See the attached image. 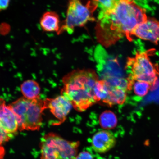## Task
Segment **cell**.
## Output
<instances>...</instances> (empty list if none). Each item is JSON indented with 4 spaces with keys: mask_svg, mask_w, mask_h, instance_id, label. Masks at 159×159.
Returning <instances> with one entry per match:
<instances>
[{
    "mask_svg": "<svg viewBox=\"0 0 159 159\" xmlns=\"http://www.w3.org/2000/svg\"><path fill=\"white\" fill-rule=\"evenodd\" d=\"M95 2L101 9V12H109L112 11L117 4L118 0H91Z\"/></svg>",
    "mask_w": 159,
    "mask_h": 159,
    "instance_id": "obj_16",
    "label": "cell"
},
{
    "mask_svg": "<svg viewBox=\"0 0 159 159\" xmlns=\"http://www.w3.org/2000/svg\"><path fill=\"white\" fill-rule=\"evenodd\" d=\"M75 159H93V157L90 153L88 152H83L77 155Z\"/></svg>",
    "mask_w": 159,
    "mask_h": 159,
    "instance_id": "obj_18",
    "label": "cell"
},
{
    "mask_svg": "<svg viewBox=\"0 0 159 159\" xmlns=\"http://www.w3.org/2000/svg\"><path fill=\"white\" fill-rule=\"evenodd\" d=\"M42 29L45 32H58L61 28L59 16L55 12L48 11L42 16L39 21Z\"/></svg>",
    "mask_w": 159,
    "mask_h": 159,
    "instance_id": "obj_12",
    "label": "cell"
},
{
    "mask_svg": "<svg viewBox=\"0 0 159 159\" xmlns=\"http://www.w3.org/2000/svg\"><path fill=\"white\" fill-rule=\"evenodd\" d=\"M146 19L144 10L134 0H118L112 11L99 13L95 28L97 39L106 47L124 37L131 40L134 30Z\"/></svg>",
    "mask_w": 159,
    "mask_h": 159,
    "instance_id": "obj_1",
    "label": "cell"
},
{
    "mask_svg": "<svg viewBox=\"0 0 159 159\" xmlns=\"http://www.w3.org/2000/svg\"><path fill=\"white\" fill-rule=\"evenodd\" d=\"M118 121L116 115L110 111H106L103 112L99 118L101 126L107 130L114 128L118 124Z\"/></svg>",
    "mask_w": 159,
    "mask_h": 159,
    "instance_id": "obj_14",
    "label": "cell"
},
{
    "mask_svg": "<svg viewBox=\"0 0 159 159\" xmlns=\"http://www.w3.org/2000/svg\"><path fill=\"white\" fill-rule=\"evenodd\" d=\"M13 134H9L6 131L0 122V145L9 141Z\"/></svg>",
    "mask_w": 159,
    "mask_h": 159,
    "instance_id": "obj_17",
    "label": "cell"
},
{
    "mask_svg": "<svg viewBox=\"0 0 159 159\" xmlns=\"http://www.w3.org/2000/svg\"><path fill=\"white\" fill-rule=\"evenodd\" d=\"M78 145L49 133L41 139V159H75Z\"/></svg>",
    "mask_w": 159,
    "mask_h": 159,
    "instance_id": "obj_5",
    "label": "cell"
},
{
    "mask_svg": "<svg viewBox=\"0 0 159 159\" xmlns=\"http://www.w3.org/2000/svg\"><path fill=\"white\" fill-rule=\"evenodd\" d=\"M5 154L4 148L0 145V159H3Z\"/></svg>",
    "mask_w": 159,
    "mask_h": 159,
    "instance_id": "obj_20",
    "label": "cell"
},
{
    "mask_svg": "<svg viewBox=\"0 0 159 159\" xmlns=\"http://www.w3.org/2000/svg\"><path fill=\"white\" fill-rule=\"evenodd\" d=\"M11 0H0V12L5 11L9 7Z\"/></svg>",
    "mask_w": 159,
    "mask_h": 159,
    "instance_id": "obj_19",
    "label": "cell"
},
{
    "mask_svg": "<svg viewBox=\"0 0 159 159\" xmlns=\"http://www.w3.org/2000/svg\"><path fill=\"white\" fill-rule=\"evenodd\" d=\"M0 122L3 128L10 134H13L19 130L14 114L5 101L0 98Z\"/></svg>",
    "mask_w": 159,
    "mask_h": 159,
    "instance_id": "obj_11",
    "label": "cell"
},
{
    "mask_svg": "<svg viewBox=\"0 0 159 159\" xmlns=\"http://www.w3.org/2000/svg\"><path fill=\"white\" fill-rule=\"evenodd\" d=\"M98 159H107L106 158H105L102 157H99Z\"/></svg>",
    "mask_w": 159,
    "mask_h": 159,
    "instance_id": "obj_21",
    "label": "cell"
},
{
    "mask_svg": "<svg viewBox=\"0 0 159 159\" xmlns=\"http://www.w3.org/2000/svg\"><path fill=\"white\" fill-rule=\"evenodd\" d=\"M16 119L19 130L35 131L42 124L43 111L46 109L40 98L29 99L21 97L8 105Z\"/></svg>",
    "mask_w": 159,
    "mask_h": 159,
    "instance_id": "obj_3",
    "label": "cell"
},
{
    "mask_svg": "<svg viewBox=\"0 0 159 159\" xmlns=\"http://www.w3.org/2000/svg\"><path fill=\"white\" fill-rule=\"evenodd\" d=\"M44 101L46 108L50 109L59 121V124L65 122L73 107L70 101L62 95L54 98H46Z\"/></svg>",
    "mask_w": 159,
    "mask_h": 159,
    "instance_id": "obj_8",
    "label": "cell"
},
{
    "mask_svg": "<svg viewBox=\"0 0 159 159\" xmlns=\"http://www.w3.org/2000/svg\"><path fill=\"white\" fill-rule=\"evenodd\" d=\"M20 89L25 98L34 99L40 98L41 88L38 83L33 80H28L21 84Z\"/></svg>",
    "mask_w": 159,
    "mask_h": 159,
    "instance_id": "obj_13",
    "label": "cell"
},
{
    "mask_svg": "<svg viewBox=\"0 0 159 159\" xmlns=\"http://www.w3.org/2000/svg\"><path fill=\"white\" fill-rule=\"evenodd\" d=\"M128 80L130 84L129 89H132L136 96L143 97L148 94L150 88V84L149 83L136 80Z\"/></svg>",
    "mask_w": 159,
    "mask_h": 159,
    "instance_id": "obj_15",
    "label": "cell"
},
{
    "mask_svg": "<svg viewBox=\"0 0 159 159\" xmlns=\"http://www.w3.org/2000/svg\"><path fill=\"white\" fill-rule=\"evenodd\" d=\"M126 66L132 79L130 80H138L146 75H157L156 67L145 52H139L134 57L129 58Z\"/></svg>",
    "mask_w": 159,
    "mask_h": 159,
    "instance_id": "obj_7",
    "label": "cell"
},
{
    "mask_svg": "<svg viewBox=\"0 0 159 159\" xmlns=\"http://www.w3.org/2000/svg\"><path fill=\"white\" fill-rule=\"evenodd\" d=\"M116 138L109 130L98 131L94 135L91 140V146L95 152L105 153L114 148L116 144Z\"/></svg>",
    "mask_w": 159,
    "mask_h": 159,
    "instance_id": "obj_10",
    "label": "cell"
},
{
    "mask_svg": "<svg viewBox=\"0 0 159 159\" xmlns=\"http://www.w3.org/2000/svg\"><path fill=\"white\" fill-rule=\"evenodd\" d=\"M128 80L108 77L99 80L96 92L99 102L112 107L122 105L126 101L127 91L129 89Z\"/></svg>",
    "mask_w": 159,
    "mask_h": 159,
    "instance_id": "obj_6",
    "label": "cell"
},
{
    "mask_svg": "<svg viewBox=\"0 0 159 159\" xmlns=\"http://www.w3.org/2000/svg\"><path fill=\"white\" fill-rule=\"evenodd\" d=\"M99 80L92 69L71 71L63 77L61 95L70 101L75 110L84 112L97 102L94 88Z\"/></svg>",
    "mask_w": 159,
    "mask_h": 159,
    "instance_id": "obj_2",
    "label": "cell"
},
{
    "mask_svg": "<svg viewBox=\"0 0 159 159\" xmlns=\"http://www.w3.org/2000/svg\"><path fill=\"white\" fill-rule=\"evenodd\" d=\"M98 7V4L92 1L84 4L82 0H69L66 18L57 34L65 32L72 33L75 28L84 26L89 21H94L93 13Z\"/></svg>",
    "mask_w": 159,
    "mask_h": 159,
    "instance_id": "obj_4",
    "label": "cell"
},
{
    "mask_svg": "<svg viewBox=\"0 0 159 159\" xmlns=\"http://www.w3.org/2000/svg\"><path fill=\"white\" fill-rule=\"evenodd\" d=\"M132 35L145 41L157 43L159 41V21L147 19L134 30Z\"/></svg>",
    "mask_w": 159,
    "mask_h": 159,
    "instance_id": "obj_9",
    "label": "cell"
}]
</instances>
